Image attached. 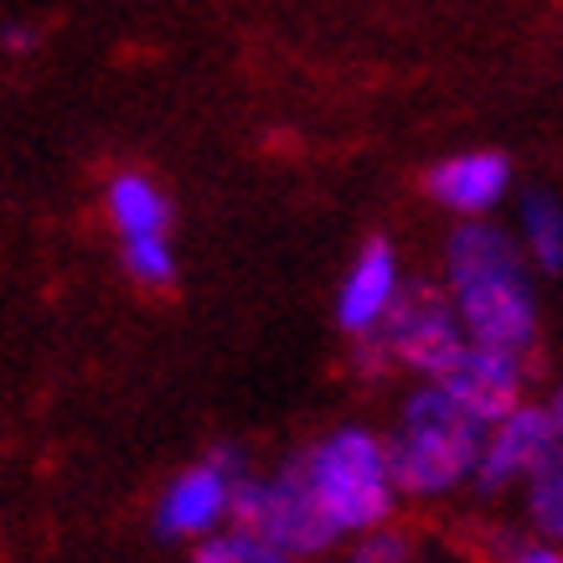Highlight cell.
I'll use <instances>...</instances> for the list:
<instances>
[{
    "label": "cell",
    "mask_w": 563,
    "mask_h": 563,
    "mask_svg": "<svg viewBox=\"0 0 563 563\" xmlns=\"http://www.w3.org/2000/svg\"><path fill=\"white\" fill-rule=\"evenodd\" d=\"M450 264V295L461 306L471 342L528 352L538 342V300L522 269L517 243L496 222H461L444 249Z\"/></svg>",
    "instance_id": "obj_1"
},
{
    "label": "cell",
    "mask_w": 563,
    "mask_h": 563,
    "mask_svg": "<svg viewBox=\"0 0 563 563\" xmlns=\"http://www.w3.org/2000/svg\"><path fill=\"white\" fill-rule=\"evenodd\" d=\"M486 434L492 424L471 413L444 388H419L404 404V419L383 440V455H388L393 486L404 496H444L455 492L465 476H476L481 450H486Z\"/></svg>",
    "instance_id": "obj_2"
},
{
    "label": "cell",
    "mask_w": 563,
    "mask_h": 563,
    "mask_svg": "<svg viewBox=\"0 0 563 563\" xmlns=\"http://www.w3.org/2000/svg\"><path fill=\"white\" fill-rule=\"evenodd\" d=\"M367 336H377L393 362H404V367L434 377V383L471 346L465 342L471 331L461 321L455 295H444L440 285H424V279H413V285H404V290L393 295L388 310L377 316V325H367Z\"/></svg>",
    "instance_id": "obj_3"
},
{
    "label": "cell",
    "mask_w": 563,
    "mask_h": 563,
    "mask_svg": "<svg viewBox=\"0 0 563 563\" xmlns=\"http://www.w3.org/2000/svg\"><path fill=\"white\" fill-rule=\"evenodd\" d=\"M310 476L321 486L331 517L342 522V532L377 528L393 512V492L398 486H393L388 455L362 429H342V434H331L325 444H316L310 450Z\"/></svg>",
    "instance_id": "obj_4"
},
{
    "label": "cell",
    "mask_w": 563,
    "mask_h": 563,
    "mask_svg": "<svg viewBox=\"0 0 563 563\" xmlns=\"http://www.w3.org/2000/svg\"><path fill=\"white\" fill-rule=\"evenodd\" d=\"M559 450H563V440H559L553 413L522 409V404H517V409L507 413V419H496L492 434H486V450H481V465H476V486L492 496V492H507V486L522 476L532 481V471H543Z\"/></svg>",
    "instance_id": "obj_5"
},
{
    "label": "cell",
    "mask_w": 563,
    "mask_h": 563,
    "mask_svg": "<svg viewBox=\"0 0 563 563\" xmlns=\"http://www.w3.org/2000/svg\"><path fill=\"white\" fill-rule=\"evenodd\" d=\"M440 383L455 393L471 413H481L486 424H496V419H507V413L517 409V398H522V352L471 342L461 352V362H455Z\"/></svg>",
    "instance_id": "obj_6"
},
{
    "label": "cell",
    "mask_w": 563,
    "mask_h": 563,
    "mask_svg": "<svg viewBox=\"0 0 563 563\" xmlns=\"http://www.w3.org/2000/svg\"><path fill=\"white\" fill-rule=\"evenodd\" d=\"M512 187V166H507V155L496 151H471V155H455V161H444L429 172V197L450 212H465V218H476V212H492L501 197Z\"/></svg>",
    "instance_id": "obj_7"
},
{
    "label": "cell",
    "mask_w": 563,
    "mask_h": 563,
    "mask_svg": "<svg viewBox=\"0 0 563 563\" xmlns=\"http://www.w3.org/2000/svg\"><path fill=\"white\" fill-rule=\"evenodd\" d=\"M228 501H233V476H228L218 461L191 465L187 476L166 492V501H161L155 532H161V538H197V532H207L228 512Z\"/></svg>",
    "instance_id": "obj_8"
},
{
    "label": "cell",
    "mask_w": 563,
    "mask_h": 563,
    "mask_svg": "<svg viewBox=\"0 0 563 563\" xmlns=\"http://www.w3.org/2000/svg\"><path fill=\"white\" fill-rule=\"evenodd\" d=\"M274 486H279V507H285V548L290 553H321V548L336 543L342 522L331 517L321 486L310 476V455L285 465Z\"/></svg>",
    "instance_id": "obj_9"
},
{
    "label": "cell",
    "mask_w": 563,
    "mask_h": 563,
    "mask_svg": "<svg viewBox=\"0 0 563 563\" xmlns=\"http://www.w3.org/2000/svg\"><path fill=\"white\" fill-rule=\"evenodd\" d=\"M398 295V269H393V249L383 239H373L367 249H362L357 269L346 274L342 285V306H336V321L352 331V336H362L367 325H377V316L388 310V300Z\"/></svg>",
    "instance_id": "obj_10"
},
{
    "label": "cell",
    "mask_w": 563,
    "mask_h": 563,
    "mask_svg": "<svg viewBox=\"0 0 563 563\" xmlns=\"http://www.w3.org/2000/svg\"><path fill=\"white\" fill-rule=\"evenodd\" d=\"M228 517H233L239 532L279 548V553H290V548H285V507H279V486H274V481L269 486H264V481H233Z\"/></svg>",
    "instance_id": "obj_11"
},
{
    "label": "cell",
    "mask_w": 563,
    "mask_h": 563,
    "mask_svg": "<svg viewBox=\"0 0 563 563\" xmlns=\"http://www.w3.org/2000/svg\"><path fill=\"white\" fill-rule=\"evenodd\" d=\"M522 239H528V254L538 258V269H563V207L553 191L532 187L522 197Z\"/></svg>",
    "instance_id": "obj_12"
},
{
    "label": "cell",
    "mask_w": 563,
    "mask_h": 563,
    "mask_svg": "<svg viewBox=\"0 0 563 563\" xmlns=\"http://www.w3.org/2000/svg\"><path fill=\"white\" fill-rule=\"evenodd\" d=\"M109 212L124 233H166V197L145 176H120L109 187Z\"/></svg>",
    "instance_id": "obj_13"
},
{
    "label": "cell",
    "mask_w": 563,
    "mask_h": 563,
    "mask_svg": "<svg viewBox=\"0 0 563 563\" xmlns=\"http://www.w3.org/2000/svg\"><path fill=\"white\" fill-rule=\"evenodd\" d=\"M528 512H532V528L543 532L548 543H563V450L543 471H532Z\"/></svg>",
    "instance_id": "obj_14"
},
{
    "label": "cell",
    "mask_w": 563,
    "mask_h": 563,
    "mask_svg": "<svg viewBox=\"0 0 563 563\" xmlns=\"http://www.w3.org/2000/svg\"><path fill=\"white\" fill-rule=\"evenodd\" d=\"M124 269L135 274L140 285H151V290H166L176 279L166 233H124Z\"/></svg>",
    "instance_id": "obj_15"
},
{
    "label": "cell",
    "mask_w": 563,
    "mask_h": 563,
    "mask_svg": "<svg viewBox=\"0 0 563 563\" xmlns=\"http://www.w3.org/2000/svg\"><path fill=\"white\" fill-rule=\"evenodd\" d=\"M197 559H202V563H274V559H285V553L233 528L228 538H212L207 548H197Z\"/></svg>",
    "instance_id": "obj_16"
},
{
    "label": "cell",
    "mask_w": 563,
    "mask_h": 563,
    "mask_svg": "<svg viewBox=\"0 0 563 563\" xmlns=\"http://www.w3.org/2000/svg\"><path fill=\"white\" fill-rule=\"evenodd\" d=\"M357 559H409V543L404 538H373V543L357 548Z\"/></svg>",
    "instance_id": "obj_17"
},
{
    "label": "cell",
    "mask_w": 563,
    "mask_h": 563,
    "mask_svg": "<svg viewBox=\"0 0 563 563\" xmlns=\"http://www.w3.org/2000/svg\"><path fill=\"white\" fill-rule=\"evenodd\" d=\"M0 42H5L11 52H21V47H32V32H26V26H5V32H0Z\"/></svg>",
    "instance_id": "obj_18"
},
{
    "label": "cell",
    "mask_w": 563,
    "mask_h": 563,
    "mask_svg": "<svg viewBox=\"0 0 563 563\" xmlns=\"http://www.w3.org/2000/svg\"><path fill=\"white\" fill-rule=\"evenodd\" d=\"M548 413H553V424H559V440H563V388L553 393V404H548Z\"/></svg>",
    "instance_id": "obj_19"
}]
</instances>
